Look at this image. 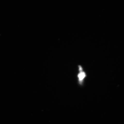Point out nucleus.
<instances>
[{
    "label": "nucleus",
    "mask_w": 124,
    "mask_h": 124,
    "mask_svg": "<svg viewBox=\"0 0 124 124\" xmlns=\"http://www.w3.org/2000/svg\"><path fill=\"white\" fill-rule=\"evenodd\" d=\"M79 70L80 72L78 74V77L80 82H82L84 78L85 77V73L82 70H83L81 66H79Z\"/></svg>",
    "instance_id": "obj_1"
}]
</instances>
